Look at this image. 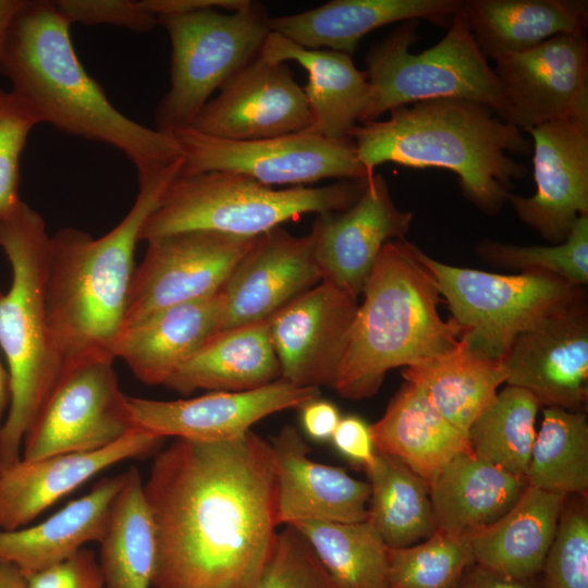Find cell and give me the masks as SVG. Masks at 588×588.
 <instances>
[{
  "instance_id": "cell-1",
  "label": "cell",
  "mask_w": 588,
  "mask_h": 588,
  "mask_svg": "<svg viewBox=\"0 0 588 588\" xmlns=\"http://www.w3.org/2000/svg\"><path fill=\"white\" fill-rule=\"evenodd\" d=\"M156 535L154 588H248L277 527L270 443L175 439L144 482Z\"/></svg>"
},
{
  "instance_id": "cell-2",
  "label": "cell",
  "mask_w": 588,
  "mask_h": 588,
  "mask_svg": "<svg viewBox=\"0 0 588 588\" xmlns=\"http://www.w3.org/2000/svg\"><path fill=\"white\" fill-rule=\"evenodd\" d=\"M53 1L25 0L0 48V71L37 123L121 151L145 179L182 158L172 135L117 109L81 63Z\"/></svg>"
},
{
  "instance_id": "cell-3",
  "label": "cell",
  "mask_w": 588,
  "mask_h": 588,
  "mask_svg": "<svg viewBox=\"0 0 588 588\" xmlns=\"http://www.w3.org/2000/svg\"><path fill=\"white\" fill-rule=\"evenodd\" d=\"M389 118L357 124L350 134L358 161L372 176L383 163L437 168L457 175L463 194L495 213L527 168L531 142L489 107L465 99H432L391 110Z\"/></svg>"
},
{
  "instance_id": "cell-4",
  "label": "cell",
  "mask_w": 588,
  "mask_h": 588,
  "mask_svg": "<svg viewBox=\"0 0 588 588\" xmlns=\"http://www.w3.org/2000/svg\"><path fill=\"white\" fill-rule=\"evenodd\" d=\"M183 158L138 180V194L124 218L95 238L66 228L50 236L47 303L62 369L115 359L124 328L134 256L143 226L163 192L180 174Z\"/></svg>"
},
{
  "instance_id": "cell-5",
  "label": "cell",
  "mask_w": 588,
  "mask_h": 588,
  "mask_svg": "<svg viewBox=\"0 0 588 588\" xmlns=\"http://www.w3.org/2000/svg\"><path fill=\"white\" fill-rule=\"evenodd\" d=\"M363 295L333 385L345 399L370 397L389 370L414 366L460 342L461 327L440 316L434 279L405 238L383 245Z\"/></svg>"
},
{
  "instance_id": "cell-6",
  "label": "cell",
  "mask_w": 588,
  "mask_h": 588,
  "mask_svg": "<svg viewBox=\"0 0 588 588\" xmlns=\"http://www.w3.org/2000/svg\"><path fill=\"white\" fill-rule=\"evenodd\" d=\"M49 243L42 217L24 201L0 220V247L11 267L10 289L0 292V347L11 384L1 469L21 460L24 438L62 371L47 303Z\"/></svg>"
},
{
  "instance_id": "cell-7",
  "label": "cell",
  "mask_w": 588,
  "mask_h": 588,
  "mask_svg": "<svg viewBox=\"0 0 588 588\" xmlns=\"http://www.w3.org/2000/svg\"><path fill=\"white\" fill-rule=\"evenodd\" d=\"M367 180L275 188L229 171L179 174L146 220L140 241L189 230L257 237L307 213L346 209L360 196Z\"/></svg>"
},
{
  "instance_id": "cell-8",
  "label": "cell",
  "mask_w": 588,
  "mask_h": 588,
  "mask_svg": "<svg viewBox=\"0 0 588 588\" xmlns=\"http://www.w3.org/2000/svg\"><path fill=\"white\" fill-rule=\"evenodd\" d=\"M419 21L402 22L366 57L369 96L360 123L379 120L391 110L432 99H465L482 103L509 119V103L488 60L479 51L463 8L446 34L432 47L413 53ZM359 123V124H360Z\"/></svg>"
},
{
  "instance_id": "cell-9",
  "label": "cell",
  "mask_w": 588,
  "mask_h": 588,
  "mask_svg": "<svg viewBox=\"0 0 588 588\" xmlns=\"http://www.w3.org/2000/svg\"><path fill=\"white\" fill-rule=\"evenodd\" d=\"M266 9H199L158 17L170 38V87L156 110V128L188 127L211 95L260 56L270 33Z\"/></svg>"
},
{
  "instance_id": "cell-10",
  "label": "cell",
  "mask_w": 588,
  "mask_h": 588,
  "mask_svg": "<svg viewBox=\"0 0 588 588\" xmlns=\"http://www.w3.org/2000/svg\"><path fill=\"white\" fill-rule=\"evenodd\" d=\"M473 352L504 360L515 339L583 295L581 286L539 271L498 274L432 259L416 246Z\"/></svg>"
},
{
  "instance_id": "cell-11",
  "label": "cell",
  "mask_w": 588,
  "mask_h": 588,
  "mask_svg": "<svg viewBox=\"0 0 588 588\" xmlns=\"http://www.w3.org/2000/svg\"><path fill=\"white\" fill-rule=\"evenodd\" d=\"M166 133L179 144L183 176L229 171L270 186L371 177L358 161L352 138L331 139L307 131L255 140L218 138L192 127Z\"/></svg>"
},
{
  "instance_id": "cell-12",
  "label": "cell",
  "mask_w": 588,
  "mask_h": 588,
  "mask_svg": "<svg viewBox=\"0 0 588 588\" xmlns=\"http://www.w3.org/2000/svg\"><path fill=\"white\" fill-rule=\"evenodd\" d=\"M113 362L62 369L22 445V460L105 448L134 427Z\"/></svg>"
},
{
  "instance_id": "cell-13",
  "label": "cell",
  "mask_w": 588,
  "mask_h": 588,
  "mask_svg": "<svg viewBox=\"0 0 588 588\" xmlns=\"http://www.w3.org/2000/svg\"><path fill=\"white\" fill-rule=\"evenodd\" d=\"M255 240L189 230L147 241L131 282L123 331L162 309L218 294Z\"/></svg>"
},
{
  "instance_id": "cell-14",
  "label": "cell",
  "mask_w": 588,
  "mask_h": 588,
  "mask_svg": "<svg viewBox=\"0 0 588 588\" xmlns=\"http://www.w3.org/2000/svg\"><path fill=\"white\" fill-rule=\"evenodd\" d=\"M509 103L507 122L528 132L556 121L588 123V41L585 33L560 34L494 61Z\"/></svg>"
},
{
  "instance_id": "cell-15",
  "label": "cell",
  "mask_w": 588,
  "mask_h": 588,
  "mask_svg": "<svg viewBox=\"0 0 588 588\" xmlns=\"http://www.w3.org/2000/svg\"><path fill=\"white\" fill-rule=\"evenodd\" d=\"M503 366L506 385L541 406L584 412L588 397V311L584 294L520 333Z\"/></svg>"
},
{
  "instance_id": "cell-16",
  "label": "cell",
  "mask_w": 588,
  "mask_h": 588,
  "mask_svg": "<svg viewBox=\"0 0 588 588\" xmlns=\"http://www.w3.org/2000/svg\"><path fill=\"white\" fill-rule=\"evenodd\" d=\"M310 125L305 93L286 62L258 56L219 88L188 127L223 139L255 140L306 132Z\"/></svg>"
},
{
  "instance_id": "cell-17",
  "label": "cell",
  "mask_w": 588,
  "mask_h": 588,
  "mask_svg": "<svg viewBox=\"0 0 588 588\" xmlns=\"http://www.w3.org/2000/svg\"><path fill=\"white\" fill-rule=\"evenodd\" d=\"M357 299L321 281L268 319L282 379L301 388H333Z\"/></svg>"
},
{
  "instance_id": "cell-18",
  "label": "cell",
  "mask_w": 588,
  "mask_h": 588,
  "mask_svg": "<svg viewBox=\"0 0 588 588\" xmlns=\"http://www.w3.org/2000/svg\"><path fill=\"white\" fill-rule=\"evenodd\" d=\"M412 221L413 213L395 205L385 179L375 173L354 204L315 219L309 234L321 281L358 298L383 245L405 238Z\"/></svg>"
},
{
  "instance_id": "cell-19",
  "label": "cell",
  "mask_w": 588,
  "mask_h": 588,
  "mask_svg": "<svg viewBox=\"0 0 588 588\" xmlns=\"http://www.w3.org/2000/svg\"><path fill=\"white\" fill-rule=\"evenodd\" d=\"M319 395L318 388L296 387L280 378L248 391H213L174 401L127 396V404L135 428L164 439L218 441L242 436L260 419L299 408Z\"/></svg>"
},
{
  "instance_id": "cell-20",
  "label": "cell",
  "mask_w": 588,
  "mask_h": 588,
  "mask_svg": "<svg viewBox=\"0 0 588 588\" xmlns=\"http://www.w3.org/2000/svg\"><path fill=\"white\" fill-rule=\"evenodd\" d=\"M531 138L536 193L510 195L517 217L551 245L588 216V123L556 121L527 132Z\"/></svg>"
},
{
  "instance_id": "cell-21",
  "label": "cell",
  "mask_w": 588,
  "mask_h": 588,
  "mask_svg": "<svg viewBox=\"0 0 588 588\" xmlns=\"http://www.w3.org/2000/svg\"><path fill=\"white\" fill-rule=\"evenodd\" d=\"M321 280L310 234L272 229L256 237L220 291L217 332L268 320Z\"/></svg>"
},
{
  "instance_id": "cell-22",
  "label": "cell",
  "mask_w": 588,
  "mask_h": 588,
  "mask_svg": "<svg viewBox=\"0 0 588 588\" xmlns=\"http://www.w3.org/2000/svg\"><path fill=\"white\" fill-rule=\"evenodd\" d=\"M164 440L133 428L98 450L21 458L0 470V529L25 527L97 474L128 458L146 457L160 450Z\"/></svg>"
},
{
  "instance_id": "cell-23",
  "label": "cell",
  "mask_w": 588,
  "mask_h": 588,
  "mask_svg": "<svg viewBox=\"0 0 588 588\" xmlns=\"http://www.w3.org/2000/svg\"><path fill=\"white\" fill-rule=\"evenodd\" d=\"M278 525L367 519L370 486L343 468L315 462L298 430L285 425L270 443Z\"/></svg>"
},
{
  "instance_id": "cell-24",
  "label": "cell",
  "mask_w": 588,
  "mask_h": 588,
  "mask_svg": "<svg viewBox=\"0 0 588 588\" xmlns=\"http://www.w3.org/2000/svg\"><path fill=\"white\" fill-rule=\"evenodd\" d=\"M464 0H332L315 9L269 17L270 32L307 49L352 56L375 29L405 21L428 20L449 26Z\"/></svg>"
},
{
  "instance_id": "cell-25",
  "label": "cell",
  "mask_w": 588,
  "mask_h": 588,
  "mask_svg": "<svg viewBox=\"0 0 588 588\" xmlns=\"http://www.w3.org/2000/svg\"><path fill=\"white\" fill-rule=\"evenodd\" d=\"M125 473L103 477L85 495L72 500L42 522L14 530L0 529V562L28 576L52 566L88 542H100Z\"/></svg>"
},
{
  "instance_id": "cell-26",
  "label": "cell",
  "mask_w": 588,
  "mask_h": 588,
  "mask_svg": "<svg viewBox=\"0 0 588 588\" xmlns=\"http://www.w3.org/2000/svg\"><path fill=\"white\" fill-rule=\"evenodd\" d=\"M260 56L270 62L294 61L306 70L308 82L303 90L311 114L307 132L331 139L351 138L369 96L367 74L356 68L352 56L307 49L272 32Z\"/></svg>"
},
{
  "instance_id": "cell-27",
  "label": "cell",
  "mask_w": 588,
  "mask_h": 588,
  "mask_svg": "<svg viewBox=\"0 0 588 588\" xmlns=\"http://www.w3.org/2000/svg\"><path fill=\"white\" fill-rule=\"evenodd\" d=\"M220 310V292L162 309L123 331L115 358L123 359L140 382L164 385L217 332Z\"/></svg>"
},
{
  "instance_id": "cell-28",
  "label": "cell",
  "mask_w": 588,
  "mask_h": 588,
  "mask_svg": "<svg viewBox=\"0 0 588 588\" xmlns=\"http://www.w3.org/2000/svg\"><path fill=\"white\" fill-rule=\"evenodd\" d=\"M527 487L525 478L473 453L460 454L429 483L438 529L469 539L501 518Z\"/></svg>"
},
{
  "instance_id": "cell-29",
  "label": "cell",
  "mask_w": 588,
  "mask_h": 588,
  "mask_svg": "<svg viewBox=\"0 0 588 588\" xmlns=\"http://www.w3.org/2000/svg\"><path fill=\"white\" fill-rule=\"evenodd\" d=\"M565 499L528 485L501 518L469 538L475 564L511 578L538 577Z\"/></svg>"
},
{
  "instance_id": "cell-30",
  "label": "cell",
  "mask_w": 588,
  "mask_h": 588,
  "mask_svg": "<svg viewBox=\"0 0 588 588\" xmlns=\"http://www.w3.org/2000/svg\"><path fill=\"white\" fill-rule=\"evenodd\" d=\"M463 11L479 51L493 62L588 26L587 0H464Z\"/></svg>"
},
{
  "instance_id": "cell-31",
  "label": "cell",
  "mask_w": 588,
  "mask_h": 588,
  "mask_svg": "<svg viewBox=\"0 0 588 588\" xmlns=\"http://www.w3.org/2000/svg\"><path fill=\"white\" fill-rule=\"evenodd\" d=\"M280 378L269 322L264 320L215 333L164 385L182 395L198 389L240 392Z\"/></svg>"
},
{
  "instance_id": "cell-32",
  "label": "cell",
  "mask_w": 588,
  "mask_h": 588,
  "mask_svg": "<svg viewBox=\"0 0 588 588\" xmlns=\"http://www.w3.org/2000/svg\"><path fill=\"white\" fill-rule=\"evenodd\" d=\"M370 429L378 452L401 461L428 485L452 458L473 453L467 433L443 418L419 387L406 381Z\"/></svg>"
},
{
  "instance_id": "cell-33",
  "label": "cell",
  "mask_w": 588,
  "mask_h": 588,
  "mask_svg": "<svg viewBox=\"0 0 588 588\" xmlns=\"http://www.w3.org/2000/svg\"><path fill=\"white\" fill-rule=\"evenodd\" d=\"M402 376L419 387L434 409L465 433L506 381L502 362L473 352L461 340L452 350L404 368Z\"/></svg>"
},
{
  "instance_id": "cell-34",
  "label": "cell",
  "mask_w": 588,
  "mask_h": 588,
  "mask_svg": "<svg viewBox=\"0 0 588 588\" xmlns=\"http://www.w3.org/2000/svg\"><path fill=\"white\" fill-rule=\"evenodd\" d=\"M99 544L98 562L105 588L152 587L156 535L144 482L136 467L125 471Z\"/></svg>"
},
{
  "instance_id": "cell-35",
  "label": "cell",
  "mask_w": 588,
  "mask_h": 588,
  "mask_svg": "<svg viewBox=\"0 0 588 588\" xmlns=\"http://www.w3.org/2000/svg\"><path fill=\"white\" fill-rule=\"evenodd\" d=\"M364 469L370 486L367 520L389 549L416 544L438 529L427 481L378 451Z\"/></svg>"
},
{
  "instance_id": "cell-36",
  "label": "cell",
  "mask_w": 588,
  "mask_h": 588,
  "mask_svg": "<svg viewBox=\"0 0 588 588\" xmlns=\"http://www.w3.org/2000/svg\"><path fill=\"white\" fill-rule=\"evenodd\" d=\"M305 538L335 588H388V547L366 519L358 523L302 520Z\"/></svg>"
},
{
  "instance_id": "cell-37",
  "label": "cell",
  "mask_w": 588,
  "mask_h": 588,
  "mask_svg": "<svg viewBox=\"0 0 588 588\" xmlns=\"http://www.w3.org/2000/svg\"><path fill=\"white\" fill-rule=\"evenodd\" d=\"M526 479L543 491L587 497L588 422L584 412L543 408Z\"/></svg>"
},
{
  "instance_id": "cell-38",
  "label": "cell",
  "mask_w": 588,
  "mask_h": 588,
  "mask_svg": "<svg viewBox=\"0 0 588 588\" xmlns=\"http://www.w3.org/2000/svg\"><path fill=\"white\" fill-rule=\"evenodd\" d=\"M540 408L531 393L506 385L467 432L473 454L526 479Z\"/></svg>"
},
{
  "instance_id": "cell-39",
  "label": "cell",
  "mask_w": 588,
  "mask_h": 588,
  "mask_svg": "<svg viewBox=\"0 0 588 588\" xmlns=\"http://www.w3.org/2000/svg\"><path fill=\"white\" fill-rule=\"evenodd\" d=\"M474 564L469 539L437 529L416 544L388 549V588H457Z\"/></svg>"
},
{
  "instance_id": "cell-40",
  "label": "cell",
  "mask_w": 588,
  "mask_h": 588,
  "mask_svg": "<svg viewBox=\"0 0 588 588\" xmlns=\"http://www.w3.org/2000/svg\"><path fill=\"white\" fill-rule=\"evenodd\" d=\"M477 252L494 265L546 272L583 286L588 283V216L577 218L560 244L519 246L486 240L478 244Z\"/></svg>"
},
{
  "instance_id": "cell-41",
  "label": "cell",
  "mask_w": 588,
  "mask_h": 588,
  "mask_svg": "<svg viewBox=\"0 0 588 588\" xmlns=\"http://www.w3.org/2000/svg\"><path fill=\"white\" fill-rule=\"evenodd\" d=\"M565 499L540 579L543 588H588V512L579 497Z\"/></svg>"
},
{
  "instance_id": "cell-42",
  "label": "cell",
  "mask_w": 588,
  "mask_h": 588,
  "mask_svg": "<svg viewBox=\"0 0 588 588\" xmlns=\"http://www.w3.org/2000/svg\"><path fill=\"white\" fill-rule=\"evenodd\" d=\"M248 588H335L311 548L293 526L277 531Z\"/></svg>"
},
{
  "instance_id": "cell-43",
  "label": "cell",
  "mask_w": 588,
  "mask_h": 588,
  "mask_svg": "<svg viewBox=\"0 0 588 588\" xmlns=\"http://www.w3.org/2000/svg\"><path fill=\"white\" fill-rule=\"evenodd\" d=\"M36 124V119L12 91L0 89V220L22 201L19 195L20 161Z\"/></svg>"
},
{
  "instance_id": "cell-44",
  "label": "cell",
  "mask_w": 588,
  "mask_h": 588,
  "mask_svg": "<svg viewBox=\"0 0 588 588\" xmlns=\"http://www.w3.org/2000/svg\"><path fill=\"white\" fill-rule=\"evenodd\" d=\"M53 3L70 25H112L144 33L159 24L143 0H57Z\"/></svg>"
},
{
  "instance_id": "cell-45",
  "label": "cell",
  "mask_w": 588,
  "mask_h": 588,
  "mask_svg": "<svg viewBox=\"0 0 588 588\" xmlns=\"http://www.w3.org/2000/svg\"><path fill=\"white\" fill-rule=\"evenodd\" d=\"M25 588H105L99 562L82 548L68 559L26 578Z\"/></svg>"
},
{
  "instance_id": "cell-46",
  "label": "cell",
  "mask_w": 588,
  "mask_h": 588,
  "mask_svg": "<svg viewBox=\"0 0 588 588\" xmlns=\"http://www.w3.org/2000/svg\"><path fill=\"white\" fill-rule=\"evenodd\" d=\"M331 441L350 462L365 467L377 453L370 425L358 416L341 417Z\"/></svg>"
},
{
  "instance_id": "cell-47",
  "label": "cell",
  "mask_w": 588,
  "mask_h": 588,
  "mask_svg": "<svg viewBox=\"0 0 588 588\" xmlns=\"http://www.w3.org/2000/svg\"><path fill=\"white\" fill-rule=\"evenodd\" d=\"M299 408L301 422L306 434L317 442L331 440L341 419L338 407L329 401L317 397Z\"/></svg>"
},
{
  "instance_id": "cell-48",
  "label": "cell",
  "mask_w": 588,
  "mask_h": 588,
  "mask_svg": "<svg viewBox=\"0 0 588 588\" xmlns=\"http://www.w3.org/2000/svg\"><path fill=\"white\" fill-rule=\"evenodd\" d=\"M457 588H543L540 575L530 579H516L495 574L474 564Z\"/></svg>"
},
{
  "instance_id": "cell-49",
  "label": "cell",
  "mask_w": 588,
  "mask_h": 588,
  "mask_svg": "<svg viewBox=\"0 0 588 588\" xmlns=\"http://www.w3.org/2000/svg\"><path fill=\"white\" fill-rule=\"evenodd\" d=\"M145 5L157 16L168 15L177 12L220 9L225 11H236L244 8L249 0H143Z\"/></svg>"
},
{
  "instance_id": "cell-50",
  "label": "cell",
  "mask_w": 588,
  "mask_h": 588,
  "mask_svg": "<svg viewBox=\"0 0 588 588\" xmlns=\"http://www.w3.org/2000/svg\"><path fill=\"white\" fill-rule=\"evenodd\" d=\"M25 0H0V48L9 26Z\"/></svg>"
},
{
  "instance_id": "cell-51",
  "label": "cell",
  "mask_w": 588,
  "mask_h": 588,
  "mask_svg": "<svg viewBox=\"0 0 588 588\" xmlns=\"http://www.w3.org/2000/svg\"><path fill=\"white\" fill-rule=\"evenodd\" d=\"M26 577L9 563L0 562V588H25Z\"/></svg>"
},
{
  "instance_id": "cell-52",
  "label": "cell",
  "mask_w": 588,
  "mask_h": 588,
  "mask_svg": "<svg viewBox=\"0 0 588 588\" xmlns=\"http://www.w3.org/2000/svg\"><path fill=\"white\" fill-rule=\"evenodd\" d=\"M11 402V384L8 368L0 359V430L7 417Z\"/></svg>"
},
{
  "instance_id": "cell-53",
  "label": "cell",
  "mask_w": 588,
  "mask_h": 588,
  "mask_svg": "<svg viewBox=\"0 0 588 588\" xmlns=\"http://www.w3.org/2000/svg\"><path fill=\"white\" fill-rule=\"evenodd\" d=\"M0 470H1V468H0Z\"/></svg>"
}]
</instances>
